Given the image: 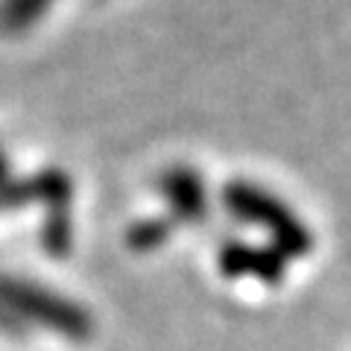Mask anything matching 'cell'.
Masks as SVG:
<instances>
[{
    "label": "cell",
    "instance_id": "6da1fadb",
    "mask_svg": "<svg viewBox=\"0 0 351 351\" xmlns=\"http://www.w3.org/2000/svg\"><path fill=\"white\" fill-rule=\"evenodd\" d=\"M223 202L237 219L267 228L272 237V249L284 258H302L313 249V234L299 217H295L278 196L258 188L252 182H228L223 188Z\"/></svg>",
    "mask_w": 351,
    "mask_h": 351
},
{
    "label": "cell",
    "instance_id": "7a4b0ae2",
    "mask_svg": "<svg viewBox=\"0 0 351 351\" xmlns=\"http://www.w3.org/2000/svg\"><path fill=\"white\" fill-rule=\"evenodd\" d=\"M219 269L228 278L252 276L263 284H278L287 272V258L272 246H252V243H226L219 252Z\"/></svg>",
    "mask_w": 351,
    "mask_h": 351
},
{
    "label": "cell",
    "instance_id": "3957f363",
    "mask_svg": "<svg viewBox=\"0 0 351 351\" xmlns=\"http://www.w3.org/2000/svg\"><path fill=\"white\" fill-rule=\"evenodd\" d=\"M158 188L164 193V199L173 208V219L179 223H202L208 217V196L205 184L199 179V173L191 167H173L161 176Z\"/></svg>",
    "mask_w": 351,
    "mask_h": 351
},
{
    "label": "cell",
    "instance_id": "277c9868",
    "mask_svg": "<svg viewBox=\"0 0 351 351\" xmlns=\"http://www.w3.org/2000/svg\"><path fill=\"white\" fill-rule=\"evenodd\" d=\"M173 232V219L170 217H152V219H141L129 228V246L138 252H149L161 246L164 240Z\"/></svg>",
    "mask_w": 351,
    "mask_h": 351
}]
</instances>
